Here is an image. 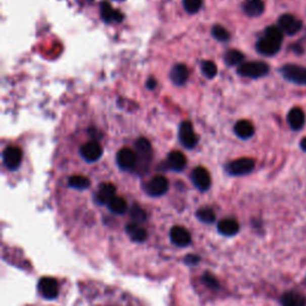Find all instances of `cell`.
Returning a JSON list of instances; mask_svg holds the SVG:
<instances>
[{
  "label": "cell",
  "instance_id": "1",
  "mask_svg": "<svg viewBox=\"0 0 306 306\" xmlns=\"http://www.w3.org/2000/svg\"><path fill=\"white\" fill-rule=\"evenodd\" d=\"M239 75L245 78H261L268 74L269 66L263 61H250V62H243L239 65L238 70Z\"/></svg>",
  "mask_w": 306,
  "mask_h": 306
},
{
  "label": "cell",
  "instance_id": "2",
  "mask_svg": "<svg viewBox=\"0 0 306 306\" xmlns=\"http://www.w3.org/2000/svg\"><path fill=\"white\" fill-rule=\"evenodd\" d=\"M281 74L286 80L298 85H306V68L298 65H285L281 67Z\"/></svg>",
  "mask_w": 306,
  "mask_h": 306
},
{
  "label": "cell",
  "instance_id": "3",
  "mask_svg": "<svg viewBox=\"0 0 306 306\" xmlns=\"http://www.w3.org/2000/svg\"><path fill=\"white\" fill-rule=\"evenodd\" d=\"M255 167V160L251 158H239L229 163L226 166V171L232 176L248 175Z\"/></svg>",
  "mask_w": 306,
  "mask_h": 306
},
{
  "label": "cell",
  "instance_id": "4",
  "mask_svg": "<svg viewBox=\"0 0 306 306\" xmlns=\"http://www.w3.org/2000/svg\"><path fill=\"white\" fill-rule=\"evenodd\" d=\"M116 162L117 165L120 166V169L124 171H130L136 169L138 163H139V156H138L136 151L124 147V149H121L117 152Z\"/></svg>",
  "mask_w": 306,
  "mask_h": 306
},
{
  "label": "cell",
  "instance_id": "5",
  "mask_svg": "<svg viewBox=\"0 0 306 306\" xmlns=\"http://www.w3.org/2000/svg\"><path fill=\"white\" fill-rule=\"evenodd\" d=\"M180 143L183 145L186 149H194L199 143V137L194 132L193 124L189 121H184L180 124V132H179Z\"/></svg>",
  "mask_w": 306,
  "mask_h": 306
},
{
  "label": "cell",
  "instance_id": "6",
  "mask_svg": "<svg viewBox=\"0 0 306 306\" xmlns=\"http://www.w3.org/2000/svg\"><path fill=\"white\" fill-rule=\"evenodd\" d=\"M167 189H169V181L162 175L154 176L145 184V192L150 196H162L167 192Z\"/></svg>",
  "mask_w": 306,
  "mask_h": 306
},
{
  "label": "cell",
  "instance_id": "7",
  "mask_svg": "<svg viewBox=\"0 0 306 306\" xmlns=\"http://www.w3.org/2000/svg\"><path fill=\"white\" fill-rule=\"evenodd\" d=\"M23 152L17 146H8L3 152V162L9 170L18 169L22 163Z\"/></svg>",
  "mask_w": 306,
  "mask_h": 306
},
{
  "label": "cell",
  "instance_id": "8",
  "mask_svg": "<svg viewBox=\"0 0 306 306\" xmlns=\"http://www.w3.org/2000/svg\"><path fill=\"white\" fill-rule=\"evenodd\" d=\"M278 24L279 28L287 35H295L298 31H300L302 26L301 21H299L297 17H294L293 15H289V13L280 16Z\"/></svg>",
  "mask_w": 306,
  "mask_h": 306
},
{
  "label": "cell",
  "instance_id": "9",
  "mask_svg": "<svg viewBox=\"0 0 306 306\" xmlns=\"http://www.w3.org/2000/svg\"><path fill=\"white\" fill-rule=\"evenodd\" d=\"M38 291L46 299H55L59 294V285L54 278L43 276L38 281Z\"/></svg>",
  "mask_w": 306,
  "mask_h": 306
},
{
  "label": "cell",
  "instance_id": "10",
  "mask_svg": "<svg viewBox=\"0 0 306 306\" xmlns=\"http://www.w3.org/2000/svg\"><path fill=\"white\" fill-rule=\"evenodd\" d=\"M192 181H193L194 186H195L199 190H201V192H206V190H208L210 187V183H212L209 172L202 166H197L193 170Z\"/></svg>",
  "mask_w": 306,
  "mask_h": 306
},
{
  "label": "cell",
  "instance_id": "11",
  "mask_svg": "<svg viewBox=\"0 0 306 306\" xmlns=\"http://www.w3.org/2000/svg\"><path fill=\"white\" fill-rule=\"evenodd\" d=\"M80 154L86 162L94 163L102 157V154H103V149H102V146L97 143V141H89V143L81 146Z\"/></svg>",
  "mask_w": 306,
  "mask_h": 306
},
{
  "label": "cell",
  "instance_id": "12",
  "mask_svg": "<svg viewBox=\"0 0 306 306\" xmlns=\"http://www.w3.org/2000/svg\"><path fill=\"white\" fill-rule=\"evenodd\" d=\"M170 239L176 246L183 248V246L189 245L192 243V236L187 229L182 226H173L170 230Z\"/></svg>",
  "mask_w": 306,
  "mask_h": 306
},
{
  "label": "cell",
  "instance_id": "13",
  "mask_svg": "<svg viewBox=\"0 0 306 306\" xmlns=\"http://www.w3.org/2000/svg\"><path fill=\"white\" fill-rule=\"evenodd\" d=\"M280 48L281 43L273 41V39L268 38L267 36L258 39L257 43H256V51H257L259 54L265 55V57H273V55H275L276 53L280 51Z\"/></svg>",
  "mask_w": 306,
  "mask_h": 306
},
{
  "label": "cell",
  "instance_id": "14",
  "mask_svg": "<svg viewBox=\"0 0 306 306\" xmlns=\"http://www.w3.org/2000/svg\"><path fill=\"white\" fill-rule=\"evenodd\" d=\"M116 194V188H115L114 184L111 183H102L98 188V192L95 195V200L100 205H108L111 199Z\"/></svg>",
  "mask_w": 306,
  "mask_h": 306
},
{
  "label": "cell",
  "instance_id": "15",
  "mask_svg": "<svg viewBox=\"0 0 306 306\" xmlns=\"http://www.w3.org/2000/svg\"><path fill=\"white\" fill-rule=\"evenodd\" d=\"M101 17L105 23H120L122 22L123 15L118 10L113 9L108 2L101 4Z\"/></svg>",
  "mask_w": 306,
  "mask_h": 306
},
{
  "label": "cell",
  "instance_id": "16",
  "mask_svg": "<svg viewBox=\"0 0 306 306\" xmlns=\"http://www.w3.org/2000/svg\"><path fill=\"white\" fill-rule=\"evenodd\" d=\"M287 122L293 130H299L305 124V114L301 108H292L287 115Z\"/></svg>",
  "mask_w": 306,
  "mask_h": 306
},
{
  "label": "cell",
  "instance_id": "17",
  "mask_svg": "<svg viewBox=\"0 0 306 306\" xmlns=\"http://www.w3.org/2000/svg\"><path fill=\"white\" fill-rule=\"evenodd\" d=\"M166 164L169 169L180 172V171L186 169L187 158L183 153L179 152V151H173V152H170L169 156H167Z\"/></svg>",
  "mask_w": 306,
  "mask_h": 306
},
{
  "label": "cell",
  "instance_id": "18",
  "mask_svg": "<svg viewBox=\"0 0 306 306\" xmlns=\"http://www.w3.org/2000/svg\"><path fill=\"white\" fill-rule=\"evenodd\" d=\"M189 78V70L187 68L186 65L177 64L171 68L170 72V79L172 80L173 84L176 85H183L187 83Z\"/></svg>",
  "mask_w": 306,
  "mask_h": 306
},
{
  "label": "cell",
  "instance_id": "19",
  "mask_svg": "<svg viewBox=\"0 0 306 306\" xmlns=\"http://www.w3.org/2000/svg\"><path fill=\"white\" fill-rule=\"evenodd\" d=\"M218 231L219 233H222L223 236L226 237L236 236L239 231V224L236 219L232 218L223 219L222 222L218 224Z\"/></svg>",
  "mask_w": 306,
  "mask_h": 306
},
{
  "label": "cell",
  "instance_id": "20",
  "mask_svg": "<svg viewBox=\"0 0 306 306\" xmlns=\"http://www.w3.org/2000/svg\"><path fill=\"white\" fill-rule=\"evenodd\" d=\"M243 10L249 17H258L265 12V3L263 0H245Z\"/></svg>",
  "mask_w": 306,
  "mask_h": 306
},
{
  "label": "cell",
  "instance_id": "21",
  "mask_svg": "<svg viewBox=\"0 0 306 306\" xmlns=\"http://www.w3.org/2000/svg\"><path fill=\"white\" fill-rule=\"evenodd\" d=\"M235 133L237 137L241 139H250L255 133V127L250 121L248 120H241L236 123L235 126Z\"/></svg>",
  "mask_w": 306,
  "mask_h": 306
},
{
  "label": "cell",
  "instance_id": "22",
  "mask_svg": "<svg viewBox=\"0 0 306 306\" xmlns=\"http://www.w3.org/2000/svg\"><path fill=\"white\" fill-rule=\"evenodd\" d=\"M126 232L128 236L133 239L134 242H144L147 238V231L144 228H141L138 224H128L126 226Z\"/></svg>",
  "mask_w": 306,
  "mask_h": 306
},
{
  "label": "cell",
  "instance_id": "23",
  "mask_svg": "<svg viewBox=\"0 0 306 306\" xmlns=\"http://www.w3.org/2000/svg\"><path fill=\"white\" fill-rule=\"evenodd\" d=\"M282 306H304L305 298L297 292H287L281 298Z\"/></svg>",
  "mask_w": 306,
  "mask_h": 306
},
{
  "label": "cell",
  "instance_id": "24",
  "mask_svg": "<svg viewBox=\"0 0 306 306\" xmlns=\"http://www.w3.org/2000/svg\"><path fill=\"white\" fill-rule=\"evenodd\" d=\"M136 152L139 157H144L145 159H150L152 156V146L151 143L145 138H140L136 141Z\"/></svg>",
  "mask_w": 306,
  "mask_h": 306
},
{
  "label": "cell",
  "instance_id": "25",
  "mask_svg": "<svg viewBox=\"0 0 306 306\" xmlns=\"http://www.w3.org/2000/svg\"><path fill=\"white\" fill-rule=\"evenodd\" d=\"M107 206L115 214H123L127 210L126 200L121 196H114Z\"/></svg>",
  "mask_w": 306,
  "mask_h": 306
},
{
  "label": "cell",
  "instance_id": "26",
  "mask_svg": "<svg viewBox=\"0 0 306 306\" xmlns=\"http://www.w3.org/2000/svg\"><path fill=\"white\" fill-rule=\"evenodd\" d=\"M68 186L73 189L84 190V189H88L89 187H90V180L85 176L75 175V176L70 177V180H68Z\"/></svg>",
  "mask_w": 306,
  "mask_h": 306
},
{
  "label": "cell",
  "instance_id": "27",
  "mask_svg": "<svg viewBox=\"0 0 306 306\" xmlns=\"http://www.w3.org/2000/svg\"><path fill=\"white\" fill-rule=\"evenodd\" d=\"M225 62L226 65L229 66H236V65H241L243 64V60H244V54L242 52L237 51V49H231V51H228L225 54Z\"/></svg>",
  "mask_w": 306,
  "mask_h": 306
},
{
  "label": "cell",
  "instance_id": "28",
  "mask_svg": "<svg viewBox=\"0 0 306 306\" xmlns=\"http://www.w3.org/2000/svg\"><path fill=\"white\" fill-rule=\"evenodd\" d=\"M196 216L200 222H202L205 224H212L215 222V213L213 212V209L208 208V207L200 208L196 212Z\"/></svg>",
  "mask_w": 306,
  "mask_h": 306
},
{
  "label": "cell",
  "instance_id": "29",
  "mask_svg": "<svg viewBox=\"0 0 306 306\" xmlns=\"http://www.w3.org/2000/svg\"><path fill=\"white\" fill-rule=\"evenodd\" d=\"M201 72L206 78L213 79L218 74V67H216V65L213 61L207 60L201 64Z\"/></svg>",
  "mask_w": 306,
  "mask_h": 306
},
{
  "label": "cell",
  "instance_id": "30",
  "mask_svg": "<svg viewBox=\"0 0 306 306\" xmlns=\"http://www.w3.org/2000/svg\"><path fill=\"white\" fill-rule=\"evenodd\" d=\"M130 216H132V220H133V223L138 224V225H140V224H143L147 220L146 212L138 205L133 206V208L130 210Z\"/></svg>",
  "mask_w": 306,
  "mask_h": 306
},
{
  "label": "cell",
  "instance_id": "31",
  "mask_svg": "<svg viewBox=\"0 0 306 306\" xmlns=\"http://www.w3.org/2000/svg\"><path fill=\"white\" fill-rule=\"evenodd\" d=\"M265 36H267L268 38L273 39V41L278 42V43H282V41H284L282 30L279 26H268L265 31Z\"/></svg>",
  "mask_w": 306,
  "mask_h": 306
},
{
  "label": "cell",
  "instance_id": "32",
  "mask_svg": "<svg viewBox=\"0 0 306 306\" xmlns=\"http://www.w3.org/2000/svg\"><path fill=\"white\" fill-rule=\"evenodd\" d=\"M212 35L220 42H226L230 39V32L222 25H214L212 28Z\"/></svg>",
  "mask_w": 306,
  "mask_h": 306
},
{
  "label": "cell",
  "instance_id": "33",
  "mask_svg": "<svg viewBox=\"0 0 306 306\" xmlns=\"http://www.w3.org/2000/svg\"><path fill=\"white\" fill-rule=\"evenodd\" d=\"M183 6L188 13H196L202 6V0H183Z\"/></svg>",
  "mask_w": 306,
  "mask_h": 306
},
{
  "label": "cell",
  "instance_id": "34",
  "mask_svg": "<svg viewBox=\"0 0 306 306\" xmlns=\"http://www.w3.org/2000/svg\"><path fill=\"white\" fill-rule=\"evenodd\" d=\"M203 282H205V284L208 286V287H212V288H218L219 287L218 280H216L214 276L208 274V273H206V274L203 275Z\"/></svg>",
  "mask_w": 306,
  "mask_h": 306
},
{
  "label": "cell",
  "instance_id": "35",
  "mask_svg": "<svg viewBox=\"0 0 306 306\" xmlns=\"http://www.w3.org/2000/svg\"><path fill=\"white\" fill-rule=\"evenodd\" d=\"M184 261H186L187 265L194 266V265H197V263L200 262V257L196 255H188V256H186Z\"/></svg>",
  "mask_w": 306,
  "mask_h": 306
},
{
  "label": "cell",
  "instance_id": "36",
  "mask_svg": "<svg viewBox=\"0 0 306 306\" xmlns=\"http://www.w3.org/2000/svg\"><path fill=\"white\" fill-rule=\"evenodd\" d=\"M147 88L150 89V90H153L154 88H156V85H157V81H156V79H153V78H150L149 80H147Z\"/></svg>",
  "mask_w": 306,
  "mask_h": 306
},
{
  "label": "cell",
  "instance_id": "37",
  "mask_svg": "<svg viewBox=\"0 0 306 306\" xmlns=\"http://www.w3.org/2000/svg\"><path fill=\"white\" fill-rule=\"evenodd\" d=\"M300 149L306 152V138L300 141Z\"/></svg>",
  "mask_w": 306,
  "mask_h": 306
}]
</instances>
